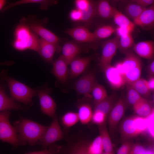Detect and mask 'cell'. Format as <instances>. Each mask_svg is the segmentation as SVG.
I'll use <instances>...</instances> for the list:
<instances>
[{"instance_id":"cell-13","label":"cell","mask_w":154,"mask_h":154,"mask_svg":"<svg viewBox=\"0 0 154 154\" xmlns=\"http://www.w3.org/2000/svg\"><path fill=\"white\" fill-rule=\"evenodd\" d=\"M50 90L43 88L36 90L38 96L40 111L44 114L53 119L57 108L56 104L49 95Z\"/></svg>"},{"instance_id":"cell-4","label":"cell","mask_w":154,"mask_h":154,"mask_svg":"<svg viewBox=\"0 0 154 154\" xmlns=\"http://www.w3.org/2000/svg\"><path fill=\"white\" fill-rule=\"evenodd\" d=\"M15 40L13 47L19 51L27 49L38 51V36L28 27L21 24L16 28L14 33Z\"/></svg>"},{"instance_id":"cell-45","label":"cell","mask_w":154,"mask_h":154,"mask_svg":"<svg viewBox=\"0 0 154 154\" xmlns=\"http://www.w3.org/2000/svg\"><path fill=\"white\" fill-rule=\"evenodd\" d=\"M147 70L149 77L154 76V61L152 60L148 65L147 68Z\"/></svg>"},{"instance_id":"cell-26","label":"cell","mask_w":154,"mask_h":154,"mask_svg":"<svg viewBox=\"0 0 154 154\" xmlns=\"http://www.w3.org/2000/svg\"><path fill=\"white\" fill-rule=\"evenodd\" d=\"M118 3L125 15L133 20L137 18L146 7L130 0H123Z\"/></svg>"},{"instance_id":"cell-42","label":"cell","mask_w":154,"mask_h":154,"mask_svg":"<svg viewBox=\"0 0 154 154\" xmlns=\"http://www.w3.org/2000/svg\"><path fill=\"white\" fill-rule=\"evenodd\" d=\"M135 28L129 27H116L115 33L119 38L131 34Z\"/></svg>"},{"instance_id":"cell-17","label":"cell","mask_w":154,"mask_h":154,"mask_svg":"<svg viewBox=\"0 0 154 154\" xmlns=\"http://www.w3.org/2000/svg\"><path fill=\"white\" fill-rule=\"evenodd\" d=\"M80 43L69 41L66 42L62 47V55L68 65L78 54L86 50V47Z\"/></svg>"},{"instance_id":"cell-2","label":"cell","mask_w":154,"mask_h":154,"mask_svg":"<svg viewBox=\"0 0 154 154\" xmlns=\"http://www.w3.org/2000/svg\"><path fill=\"white\" fill-rule=\"evenodd\" d=\"M7 73V70H2L0 73V77L7 83L11 98L15 101L31 106L33 104V98L37 95L36 90L10 77Z\"/></svg>"},{"instance_id":"cell-18","label":"cell","mask_w":154,"mask_h":154,"mask_svg":"<svg viewBox=\"0 0 154 154\" xmlns=\"http://www.w3.org/2000/svg\"><path fill=\"white\" fill-rule=\"evenodd\" d=\"M133 20L135 26L145 29L152 27L154 23V4L145 7L140 14Z\"/></svg>"},{"instance_id":"cell-46","label":"cell","mask_w":154,"mask_h":154,"mask_svg":"<svg viewBox=\"0 0 154 154\" xmlns=\"http://www.w3.org/2000/svg\"><path fill=\"white\" fill-rule=\"evenodd\" d=\"M146 84L148 89L151 92L154 90V76L149 78L148 80H147Z\"/></svg>"},{"instance_id":"cell-34","label":"cell","mask_w":154,"mask_h":154,"mask_svg":"<svg viewBox=\"0 0 154 154\" xmlns=\"http://www.w3.org/2000/svg\"><path fill=\"white\" fill-rule=\"evenodd\" d=\"M147 80L141 78L130 84L143 98H146L149 96L151 91L148 89Z\"/></svg>"},{"instance_id":"cell-44","label":"cell","mask_w":154,"mask_h":154,"mask_svg":"<svg viewBox=\"0 0 154 154\" xmlns=\"http://www.w3.org/2000/svg\"><path fill=\"white\" fill-rule=\"evenodd\" d=\"M144 7H147L154 4V0H130Z\"/></svg>"},{"instance_id":"cell-19","label":"cell","mask_w":154,"mask_h":154,"mask_svg":"<svg viewBox=\"0 0 154 154\" xmlns=\"http://www.w3.org/2000/svg\"><path fill=\"white\" fill-rule=\"evenodd\" d=\"M103 70L107 81L113 88L119 89L125 85L124 78L114 66L110 64Z\"/></svg>"},{"instance_id":"cell-43","label":"cell","mask_w":154,"mask_h":154,"mask_svg":"<svg viewBox=\"0 0 154 154\" xmlns=\"http://www.w3.org/2000/svg\"><path fill=\"white\" fill-rule=\"evenodd\" d=\"M71 20L74 22H81L82 15L81 11L75 8L73 9L70 12L69 14Z\"/></svg>"},{"instance_id":"cell-15","label":"cell","mask_w":154,"mask_h":154,"mask_svg":"<svg viewBox=\"0 0 154 154\" xmlns=\"http://www.w3.org/2000/svg\"><path fill=\"white\" fill-rule=\"evenodd\" d=\"M60 49L58 44L48 42L41 38H39L37 52L45 61L49 63L53 62L55 53Z\"/></svg>"},{"instance_id":"cell-50","label":"cell","mask_w":154,"mask_h":154,"mask_svg":"<svg viewBox=\"0 0 154 154\" xmlns=\"http://www.w3.org/2000/svg\"><path fill=\"white\" fill-rule=\"evenodd\" d=\"M109 1H111L112 2H114V3H118L119 2H120L121 1H122L123 0H108Z\"/></svg>"},{"instance_id":"cell-10","label":"cell","mask_w":154,"mask_h":154,"mask_svg":"<svg viewBox=\"0 0 154 154\" xmlns=\"http://www.w3.org/2000/svg\"><path fill=\"white\" fill-rule=\"evenodd\" d=\"M49 126L36 144L40 145L43 149L62 139L64 133L59 125L57 115L56 114Z\"/></svg>"},{"instance_id":"cell-21","label":"cell","mask_w":154,"mask_h":154,"mask_svg":"<svg viewBox=\"0 0 154 154\" xmlns=\"http://www.w3.org/2000/svg\"><path fill=\"white\" fill-rule=\"evenodd\" d=\"M28 107L21 105L9 97L5 93V88L0 84V112L11 110L26 112Z\"/></svg>"},{"instance_id":"cell-9","label":"cell","mask_w":154,"mask_h":154,"mask_svg":"<svg viewBox=\"0 0 154 154\" xmlns=\"http://www.w3.org/2000/svg\"><path fill=\"white\" fill-rule=\"evenodd\" d=\"M21 24L28 27L40 38L48 42L59 44L60 41L59 38L52 32L46 28L36 19L35 16H28L23 17Z\"/></svg>"},{"instance_id":"cell-7","label":"cell","mask_w":154,"mask_h":154,"mask_svg":"<svg viewBox=\"0 0 154 154\" xmlns=\"http://www.w3.org/2000/svg\"><path fill=\"white\" fill-rule=\"evenodd\" d=\"M11 114L9 110L0 112V140L15 149L19 146V143L15 129L9 121Z\"/></svg>"},{"instance_id":"cell-31","label":"cell","mask_w":154,"mask_h":154,"mask_svg":"<svg viewBox=\"0 0 154 154\" xmlns=\"http://www.w3.org/2000/svg\"><path fill=\"white\" fill-rule=\"evenodd\" d=\"M112 18L117 27L135 28V25L129 18L121 11L115 8Z\"/></svg>"},{"instance_id":"cell-39","label":"cell","mask_w":154,"mask_h":154,"mask_svg":"<svg viewBox=\"0 0 154 154\" xmlns=\"http://www.w3.org/2000/svg\"><path fill=\"white\" fill-rule=\"evenodd\" d=\"M62 146H58L54 143L49 146L47 148L41 151H31L25 153L28 154H52L60 153Z\"/></svg>"},{"instance_id":"cell-28","label":"cell","mask_w":154,"mask_h":154,"mask_svg":"<svg viewBox=\"0 0 154 154\" xmlns=\"http://www.w3.org/2000/svg\"><path fill=\"white\" fill-rule=\"evenodd\" d=\"M98 126L100 135L101 137L104 154H114L110 137L107 129L106 121Z\"/></svg>"},{"instance_id":"cell-33","label":"cell","mask_w":154,"mask_h":154,"mask_svg":"<svg viewBox=\"0 0 154 154\" xmlns=\"http://www.w3.org/2000/svg\"><path fill=\"white\" fill-rule=\"evenodd\" d=\"M126 94L125 97L129 106H133L137 103L143 99L139 93L129 84H126Z\"/></svg>"},{"instance_id":"cell-32","label":"cell","mask_w":154,"mask_h":154,"mask_svg":"<svg viewBox=\"0 0 154 154\" xmlns=\"http://www.w3.org/2000/svg\"><path fill=\"white\" fill-rule=\"evenodd\" d=\"M116 27L112 25H106L98 27L93 32L98 40L105 39L115 33Z\"/></svg>"},{"instance_id":"cell-40","label":"cell","mask_w":154,"mask_h":154,"mask_svg":"<svg viewBox=\"0 0 154 154\" xmlns=\"http://www.w3.org/2000/svg\"><path fill=\"white\" fill-rule=\"evenodd\" d=\"M107 116L102 112L99 111H93L91 121L93 123L98 125L106 121Z\"/></svg>"},{"instance_id":"cell-49","label":"cell","mask_w":154,"mask_h":154,"mask_svg":"<svg viewBox=\"0 0 154 154\" xmlns=\"http://www.w3.org/2000/svg\"><path fill=\"white\" fill-rule=\"evenodd\" d=\"M7 3L6 0H0V11L1 10Z\"/></svg>"},{"instance_id":"cell-38","label":"cell","mask_w":154,"mask_h":154,"mask_svg":"<svg viewBox=\"0 0 154 154\" xmlns=\"http://www.w3.org/2000/svg\"><path fill=\"white\" fill-rule=\"evenodd\" d=\"M154 154L153 147H147L139 143H133L130 154Z\"/></svg>"},{"instance_id":"cell-37","label":"cell","mask_w":154,"mask_h":154,"mask_svg":"<svg viewBox=\"0 0 154 154\" xmlns=\"http://www.w3.org/2000/svg\"><path fill=\"white\" fill-rule=\"evenodd\" d=\"M61 121L65 128H70L79 121L78 113L73 112H67L62 116Z\"/></svg>"},{"instance_id":"cell-3","label":"cell","mask_w":154,"mask_h":154,"mask_svg":"<svg viewBox=\"0 0 154 154\" xmlns=\"http://www.w3.org/2000/svg\"><path fill=\"white\" fill-rule=\"evenodd\" d=\"M119 132L122 143L146 133L148 132L147 118L136 115L126 117L120 124Z\"/></svg>"},{"instance_id":"cell-27","label":"cell","mask_w":154,"mask_h":154,"mask_svg":"<svg viewBox=\"0 0 154 154\" xmlns=\"http://www.w3.org/2000/svg\"><path fill=\"white\" fill-rule=\"evenodd\" d=\"M117 95L114 93L106 98L94 105V111H99L107 117L118 100Z\"/></svg>"},{"instance_id":"cell-41","label":"cell","mask_w":154,"mask_h":154,"mask_svg":"<svg viewBox=\"0 0 154 154\" xmlns=\"http://www.w3.org/2000/svg\"><path fill=\"white\" fill-rule=\"evenodd\" d=\"M121 146L117 150V154H130L133 142L132 139H129L122 142Z\"/></svg>"},{"instance_id":"cell-20","label":"cell","mask_w":154,"mask_h":154,"mask_svg":"<svg viewBox=\"0 0 154 154\" xmlns=\"http://www.w3.org/2000/svg\"><path fill=\"white\" fill-rule=\"evenodd\" d=\"M133 50L140 58L153 60L154 57V42L151 40L140 42L135 44Z\"/></svg>"},{"instance_id":"cell-22","label":"cell","mask_w":154,"mask_h":154,"mask_svg":"<svg viewBox=\"0 0 154 154\" xmlns=\"http://www.w3.org/2000/svg\"><path fill=\"white\" fill-rule=\"evenodd\" d=\"M93 59L92 56L76 57L70 62V75L76 77L82 74Z\"/></svg>"},{"instance_id":"cell-48","label":"cell","mask_w":154,"mask_h":154,"mask_svg":"<svg viewBox=\"0 0 154 154\" xmlns=\"http://www.w3.org/2000/svg\"><path fill=\"white\" fill-rule=\"evenodd\" d=\"M15 63V62L13 61H9L6 62H0V66L1 65H5L10 66L12 65Z\"/></svg>"},{"instance_id":"cell-23","label":"cell","mask_w":154,"mask_h":154,"mask_svg":"<svg viewBox=\"0 0 154 154\" xmlns=\"http://www.w3.org/2000/svg\"><path fill=\"white\" fill-rule=\"evenodd\" d=\"M95 17L106 20L112 18L115 7L110 4L108 0H95Z\"/></svg>"},{"instance_id":"cell-30","label":"cell","mask_w":154,"mask_h":154,"mask_svg":"<svg viewBox=\"0 0 154 154\" xmlns=\"http://www.w3.org/2000/svg\"><path fill=\"white\" fill-rule=\"evenodd\" d=\"M36 3L40 5V9L46 10L49 7L58 3V0H20L14 3H10L7 6L3 7L1 10L2 12H4L11 7L23 4Z\"/></svg>"},{"instance_id":"cell-29","label":"cell","mask_w":154,"mask_h":154,"mask_svg":"<svg viewBox=\"0 0 154 154\" xmlns=\"http://www.w3.org/2000/svg\"><path fill=\"white\" fill-rule=\"evenodd\" d=\"M133 107L135 114L140 116L147 117L153 113L152 102L146 98L139 101Z\"/></svg>"},{"instance_id":"cell-12","label":"cell","mask_w":154,"mask_h":154,"mask_svg":"<svg viewBox=\"0 0 154 154\" xmlns=\"http://www.w3.org/2000/svg\"><path fill=\"white\" fill-rule=\"evenodd\" d=\"M96 83L95 73L91 71L85 74L75 82L74 88L78 95H84L89 97L90 93Z\"/></svg>"},{"instance_id":"cell-16","label":"cell","mask_w":154,"mask_h":154,"mask_svg":"<svg viewBox=\"0 0 154 154\" xmlns=\"http://www.w3.org/2000/svg\"><path fill=\"white\" fill-rule=\"evenodd\" d=\"M76 8L80 10L82 15V20L90 22L94 18L95 15V0H74Z\"/></svg>"},{"instance_id":"cell-8","label":"cell","mask_w":154,"mask_h":154,"mask_svg":"<svg viewBox=\"0 0 154 154\" xmlns=\"http://www.w3.org/2000/svg\"><path fill=\"white\" fill-rule=\"evenodd\" d=\"M129 106L125 95L123 92L107 117L109 133L111 137L115 135L118 123Z\"/></svg>"},{"instance_id":"cell-11","label":"cell","mask_w":154,"mask_h":154,"mask_svg":"<svg viewBox=\"0 0 154 154\" xmlns=\"http://www.w3.org/2000/svg\"><path fill=\"white\" fill-rule=\"evenodd\" d=\"M119 38L116 35L113 38L102 43V53L99 63L100 67L102 70L111 64L112 60L118 49Z\"/></svg>"},{"instance_id":"cell-36","label":"cell","mask_w":154,"mask_h":154,"mask_svg":"<svg viewBox=\"0 0 154 154\" xmlns=\"http://www.w3.org/2000/svg\"><path fill=\"white\" fill-rule=\"evenodd\" d=\"M134 44V40L131 33L119 37L118 49L121 52L124 53L131 49Z\"/></svg>"},{"instance_id":"cell-24","label":"cell","mask_w":154,"mask_h":154,"mask_svg":"<svg viewBox=\"0 0 154 154\" xmlns=\"http://www.w3.org/2000/svg\"><path fill=\"white\" fill-rule=\"evenodd\" d=\"M52 63V73L60 82L62 83L66 82L67 79L68 65L62 55Z\"/></svg>"},{"instance_id":"cell-35","label":"cell","mask_w":154,"mask_h":154,"mask_svg":"<svg viewBox=\"0 0 154 154\" xmlns=\"http://www.w3.org/2000/svg\"><path fill=\"white\" fill-rule=\"evenodd\" d=\"M91 92L93 98L94 105L108 96L105 88L102 85L97 83L94 86Z\"/></svg>"},{"instance_id":"cell-6","label":"cell","mask_w":154,"mask_h":154,"mask_svg":"<svg viewBox=\"0 0 154 154\" xmlns=\"http://www.w3.org/2000/svg\"><path fill=\"white\" fill-rule=\"evenodd\" d=\"M124 54L122 61L124 70L123 78L126 84H131L141 78L142 63L141 58L130 49Z\"/></svg>"},{"instance_id":"cell-14","label":"cell","mask_w":154,"mask_h":154,"mask_svg":"<svg viewBox=\"0 0 154 154\" xmlns=\"http://www.w3.org/2000/svg\"><path fill=\"white\" fill-rule=\"evenodd\" d=\"M65 33L80 43H93L98 40L93 33L90 31L87 27L83 25L68 29Z\"/></svg>"},{"instance_id":"cell-5","label":"cell","mask_w":154,"mask_h":154,"mask_svg":"<svg viewBox=\"0 0 154 154\" xmlns=\"http://www.w3.org/2000/svg\"><path fill=\"white\" fill-rule=\"evenodd\" d=\"M67 144L62 146L60 153L70 154H94L93 141L82 133L68 138Z\"/></svg>"},{"instance_id":"cell-47","label":"cell","mask_w":154,"mask_h":154,"mask_svg":"<svg viewBox=\"0 0 154 154\" xmlns=\"http://www.w3.org/2000/svg\"><path fill=\"white\" fill-rule=\"evenodd\" d=\"M114 67L123 78L124 70L122 62L117 63Z\"/></svg>"},{"instance_id":"cell-25","label":"cell","mask_w":154,"mask_h":154,"mask_svg":"<svg viewBox=\"0 0 154 154\" xmlns=\"http://www.w3.org/2000/svg\"><path fill=\"white\" fill-rule=\"evenodd\" d=\"M76 106L79 121L83 124L88 123L91 121L93 114L90 104L84 98L78 100Z\"/></svg>"},{"instance_id":"cell-1","label":"cell","mask_w":154,"mask_h":154,"mask_svg":"<svg viewBox=\"0 0 154 154\" xmlns=\"http://www.w3.org/2000/svg\"><path fill=\"white\" fill-rule=\"evenodd\" d=\"M13 126L19 141V146L28 144L34 145L44 133L48 126L20 116L14 122Z\"/></svg>"}]
</instances>
